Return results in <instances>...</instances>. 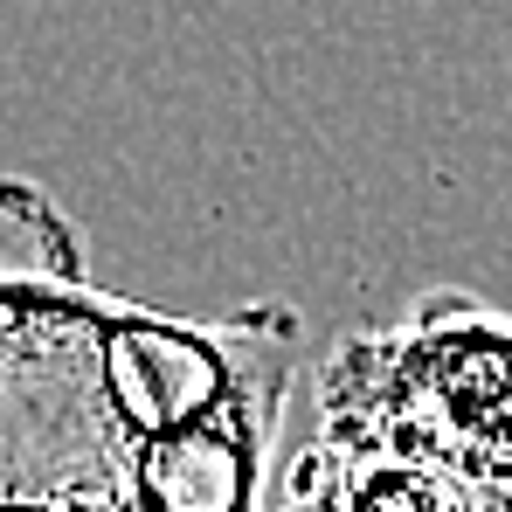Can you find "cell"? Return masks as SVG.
<instances>
[{"label":"cell","mask_w":512,"mask_h":512,"mask_svg":"<svg viewBox=\"0 0 512 512\" xmlns=\"http://www.w3.org/2000/svg\"><path fill=\"white\" fill-rule=\"evenodd\" d=\"M277 512H485L457 478L402 450H319Z\"/></svg>","instance_id":"cell-2"},{"label":"cell","mask_w":512,"mask_h":512,"mask_svg":"<svg viewBox=\"0 0 512 512\" xmlns=\"http://www.w3.org/2000/svg\"><path fill=\"white\" fill-rule=\"evenodd\" d=\"M291 312L167 319L84 277L70 215L0 180V512H256Z\"/></svg>","instance_id":"cell-1"}]
</instances>
